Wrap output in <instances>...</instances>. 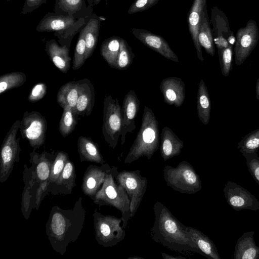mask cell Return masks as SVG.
<instances>
[{"instance_id":"6da1fadb","label":"cell","mask_w":259,"mask_h":259,"mask_svg":"<svg viewBox=\"0 0 259 259\" xmlns=\"http://www.w3.org/2000/svg\"><path fill=\"white\" fill-rule=\"evenodd\" d=\"M85 210L79 197L71 209L52 208L46 224V234L55 251L61 255L80 235L85 221Z\"/></svg>"},{"instance_id":"7a4b0ae2","label":"cell","mask_w":259,"mask_h":259,"mask_svg":"<svg viewBox=\"0 0 259 259\" xmlns=\"http://www.w3.org/2000/svg\"><path fill=\"white\" fill-rule=\"evenodd\" d=\"M154 221L151 237L157 243L183 254L201 252L186 231L185 227L160 201L153 206Z\"/></svg>"},{"instance_id":"3957f363","label":"cell","mask_w":259,"mask_h":259,"mask_svg":"<svg viewBox=\"0 0 259 259\" xmlns=\"http://www.w3.org/2000/svg\"><path fill=\"white\" fill-rule=\"evenodd\" d=\"M140 129L124 160L130 164L142 157L150 159L160 145L158 122L153 112L145 106Z\"/></svg>"},{"instance_id":"277c9868","label":"cell","mask_w":259,"mask_h":259,"mask_svg":"<svg viewBox=\"0 0 259 259\" xmlns=\"http://www.w3.org/2000/svg\"><path fill=\"white\" fill-rule=\"evenodd\" d=\"M87 22L83 18L76 19L70 15L48 12L40 20L36 30L39 32H54L59 45L70 48L74 36L79 32Z\"/></svg>"},{"instance_id":"5b68a950","label":"cell","mask_w":259,"mask_h":259,"mask_svg":"<svg viewBox=\"0 0 259 259\" xmlns=\"http://www.w3.org/2000/svg\"><path fill=\"white\" fill-rule=\"evenodd\" d=\"M95 204L109 205L121 213L122 227L125 229L131 219L130 199L123 188L115 181L112 169L96 195L92 198Z\"/></svg>"},{"instance_id":"8992f818","label":"cell","mask_w":259,"mask_h":259,"mask_svg":"<svg viewBox=\"0 0 259 259\" xmlns=\"http://www.w3.org/2000/svg\"><path fill=\"white\" fill-rule=\"evenodd\" d=\"M167 186L183 194H194L202 189L201 181L193 166L183 160L176 167L166 165L163 170Z\"/></svg>"},{"instance_id":"52a82bcc","label":"cell","mask_w":259,"mask_h":259,"mask_svg":"<svg viewBox=\"0 0 259 259\" xmlns=\"http://www.w3.org/2000/svg\"><path fill=\"white\" fill-rule=\"evenodd\" d=\"M111 169L116 182L123 188L130 199L132 218L136 214L145 193L148 180L142 176L139 169L118 171L116 166L111 167Z\"/></svg>"},{"instance_id":"ba28073f","label":"cell","mask_w":259,"mask_h":259,"mask_svg":"<svg viewBox=\"0 0 259 259\" xmlns=\"http://www.w3.org/2000/svg\"><path fill=\"white\" fill-rule=\"evenodd\" d=\"M95 237L98 243L104 247H112L125 236L124 228L120 225L121 219L103 215L96 210L93 214Z\"/></svg>"},{"instance_id":"9c48e42d","label":"cell","mask_w":259,"mask_h":259,"mask_svg":"<svg viewBox=\"0 0 259 259\" xmlns=\"http://www.w3.org/2000/svg\"><path fill=\"white\" fill-rule=\"evenodd\" d=\"M122 115L118 99L106 96L103 101L102 134L108 145L114 149L121 134Z\"/></svg>"},{"instance_id":"30bf717a","label":"cell","mask_w":259,"mask_h":259,"mask_svg":"<svg viewBox=\"0 0 259 259\" xmlns=\"http://www.w3.org/2000/svg\"><path fill=\"white\" fill-rule=\"evenodd\" d=\"M21 120H17L10 127L4 138L1 148L0 182L6 181L11 174L14 165L20 159L21 149L20 137H17Z\"/></svg>"},{"instance_id":"8fae6325","label":"cell","mask_w":259,"mask_h":259,"mask_svg":"<svg viewBox=\"0 0 259 259\" xmlns=\"http://www.w3.org/2000/svg\"><path fill=\"white\" fill-rule=\"evenodd\" d=\"M20 130L22 138L28 141L33 150L39 148L45 144L47 122L45 117L39 112H25L21 120Z\"/></svg>"},{"instance_id":"7c38bea8","label":"cell","mask_w":259,"mask_h":259,"mask_svg":"<svg viewBox=\"0 0 259 259\" xmlns=\"http://www.w3.org/2000/svg\"><path fill=\"white\" fill-rule=\"evenodd\" d=\"M259 39V30L256 22L249 20L244 27L238 29L234 47V58L236 65H241L255 48Z\"/></svg>"},{"instance_id":"4fadbf2b","label":"cell","mask_w":259,"mask_h":259,"mask_svg":"<svg viewBox=\"0 0 259 259\" xmlns=\"http://www.w3.org/2000/svg\"><path fill=\"white\" fill-rule=\"evenodd\" d=\"M228 204L235 210L259 209V201L247 190L237 183L228 181L223 189Z\"/></svg>"},{"instance_id":"5bb4252c","label":"cell","mask_w":259,"mask_h":259,"mask_svg":"<svg viewBox=\"0 0 259 259\" xmlns=\"http://www.w3.org/2000/svg\"><path fill=\"white\" fill-rule=\"evenodd\" d=\"M211 23L213 41L218 51L235 44V36L230 29L228 17L217 7L211 9Z\"/></svg>"},{"instance_id":"9a60e30c","label":"cell","mask_w":259,"mask_h":259,"mask_svg":"<svg viewBox=\"0 0 259 259\" xmlns=\"http://www.w3.org/2000/svg\"><path fill=\"white\" fill-rule=\"evenodd\" d=\"M54 154L46 151L40 154L34 150L30 153V161L35 164V170L37 181L39 185L36 190V205L39 206L42 194L50 185V176L52 163L56 157Z\"/></svg>"},{"instance_id":"2e32d148","label":"cell","mask_w":259,"mask_h":259,"mask_svg":"<svg viewBox=\"0 0 259 259\" xmlns=\"http://www.w3.org/2000/svg\"><path fill=\"white\" fill-rule=\"evenodd\" d=\"M131 32L144 45L157 52L166 59L175 62H179L177 55L162 36L141 28H133Z\"/></svg>"},{"instance_id":"e0dca14e","label":"cell","mask_w":259,"mask_h":259,"mask_svg":"<svg viewBox=\"0 0 259 259\" xmlns=\"http://www.w3.org/2000/svg\"><path fill=\"white\" fill-rule=\"evenodd\" d=\"M140 102L136 92L130 90L125 96L121 107L122 126L121 134V145L125 141L128 133H133L136 129L135 119L140 109Z\"/></svg>"},{"instance_id":"ac0fdd59","label":"cell","mask_w":259,"mask_h":259,"mask_svg":"<svg viewBox=\"0 0 259 259\" xmlns=\"http://www.w3.org/2000/svg\"><path fill=\"white\" fill-rule=\"evenodd\" d=\"M111 167L108 164L101 166H89L84 174L81 189L84 195L93 198L101 187Z\"/></svg>"},{"instance_id":"d6986e66","label":"cell","mask_w":259,"mask_h":259,"mask_svg":"<svg viewBox=\"0 0 259 259\" xmlns=\"http://www.w3.org/2000/svg\"><path fill=\"white\" fill-rule=\"evenodd\" d=\"M159 88L166 104L176 107H180L183 104L185 99V85L181 78H163Z\"/></svg>"},{"instance_id":"ffe728a7","label":"cell","mask_w":259,"mask_h":259,"mask_svg":"<svg viewBox=\"0 0 259 259\" xmlns=\"http://www.w3.org/2000/svg\"><path fill=\"white\" fill-rule=\"evenodd\" d=\"M78 81V96L75 108L79 116H89L91 114L95 101V91L93 84L88 78Z\"/></svg>"},{"instance_id":"44dd1931","label":"cell","mask_w":259,"mask_h":259,"mask_svg":"<svg viewBox=\"0 0 259 259\" xmlns=\"http://www.w3.org/2000/svg\"><path fill=\"white\" fill-rule=\"evenodd\" d=\"M207 0H194L188 17L189 30L196 50L198 58L204 61L201 46L198 40V30L203 11L206 7Z\"/></svg>"},{"instance_id":"7402d4cb","label":"cell","mask_w":259,"mask_h":259,"mask_svg":"<svg viewBox=\"0 0 259 259\" xmlns=\"http://www.w3.org/2000/svg\"><path fill=\"white\" fill-rule=\"evenodd\" d=\"M54 12L73 16L76 19L84 18L88 20L93 13L85 0H55Z\"/></svg>"},{"instance_id":"603a6c76","label":"cell","mask_w":259,"mask_h":259,"mask_svg":"<svg viewBox=\"0 0 259 259\" xmlns=\"http://www.w3.org/2000/svg\"><path fill=\"white\" fill-rule=\"evenodd\" d=\"M184 146L183 141L169 127L165 126L162 128L160 152L164 161L180 155Z\"/></svg>"},{"instance_id":"cb8c5ba5","label":"cell","mask_w":259,"mask_h":259,"mask_svg":"<svg viewBox=\"0 0 259 259\" xmlns=\"http://www.w3.org/2000/svg\"><path fill=\"white\" fill-rule=\"evenodd\" d=\"M45 51L55 66L62 73H67L70 67V48L61 46L54 39L48 40L45 44Z\"/></svg>"},{"instance_id":"d4e9b609","label":"cell","mask_w":259,"mask_h":259,"mask_svg":"<svg viewBox=\"0 0 259 259\" xmlns=\"http://www.w3.org/2000/svg\"><path fill=\"white\" fill-rule=\"evenodd\" d=\"M254 231L244 233L238 239L235 247L234 259H258L259 246L254 240Z\"/></svg>"},{"instance_id":"484cf974","label":"cell","mask_w":259,"mask_h":259,"mask_svg":"<svg viewBox=\"0 0 259 259\" xmlns=\"http://www.w3.org/2000/svg\"><path fill=\"white\" fill-rule=\"evenodd\" d=\"M186 231L195 243L201 254L208 258L221 259L213 242L199 230L189 226L185 227Z\"/></svg>"},{"instance_id":"4316f807","label":"cell","mask_w":259,"mask_h":259,"mask_svg":"<svg viewBox=\"0 0 259 259\" xmlns=\"http://www.w3.org/2000/svg\"><path fill=\"white\" fill-rule=\"evenodd\" d=\"M77 149L81 161L94 162L101 164L105 162L98 145L90 137L79 136L77 140Z\"/></svg>"},{"instance_id":"83f0119b","label":"cell","mask_w":259,"mask_h":259,"mask_svg":"<svg viewBox=\"0 0 259 259\" xmlns=\"http://www.w3.org/2000/svg\"><path fill=\"white\" fill-rule=\"evenodd\" d=\"M100 26V18L93 13L84 26L81 29L86 43V59L92 56L96 48Z\"/></svg>"},{"instance_id":"f1b7e54d","label":"cell","mask_w":259,"mask_h":259,"mask_svg":"<svg viewBox=\"0 0 259 259\" xmlns=\"http://www.w3.org/2000/svg\"><path fill=\"white\" fill-rule=\"evenodd\" d=\"M211 102L208 89L203 79H201L198 85L197 95V111L200 121L207 125L210 117Z\"/></svg>"},{"instance_id":"f546056e","label":"cell","mask_w":259,"mask_h":259,"mask_svg":"<svg viewBox=\"0 0 259 259\" xmlns=\"http://www.w3.org/2000/svg\"><path fill=\"white\" fill-rule=\"evenodd\" d=\"M198 40L206 52L213 57L215 54L214 43L206 7L202 12L198 30Z\"/></svg>"},{"instance_id":"4dcf8cb0","label":"cell","mask_w":259,"mask_h":259,"mask_svg":"<svg viewBox=\"0 0 259 259\" xmlns=\"http://www.w3.org/2000/svg\"><path fill=\"white\" fill-rule=\"evenodd\" d=\"M78 81H69L60 88L56 101L62 108L69 106L75 109L78 96Z\"/></svg>"},{"instance_id":"1f68e13d","label":"cell","mask_w":259,"mask_h":259,"mask_svg":"<svg viewBox=\"0 0 259 259\" xmlns=\"http://www.w3.org/2000/svg\"><path fill=\"white\" fill-rule=\"evenodd\" d=\"M121 37L112 36L104 40L100 48V54L111 68H115L120 50Z\"/></svg>"},{"instance_id":"d6a6232c","label":"cell","mask_w":259,"mask_h":259,"mask_svg":"<svg viewBox=\"0 0 259 259\" xmlns=\"http://www.w3.org/2000/svg\"><path fill=\"white\" fill-rule=\"evenodd\" d=\"M63 111L60 120L59 130L63 137L70 135L74 130L79 116L74 109L69 106L63 108Z\"/></svg>"},{"instance_id":"836d02e7","label":"cell","mask_w":259,"mask_h":259,"mask_svg":"<svg viewBox=\"0 0 259 259\" xmlns=\"http://www.w3.org/2000/svg\"><path fill=\"white\" fill-rule=\"evenodd\" d=\"M26 76L22 72L15 71L1 75L0 76V94L18 88L26 81Z\"/></svg>"},{"instance_id":"e575fe53","label":"cell","mask_w":259,"mask_h":259,"mask_svg":"<svg viewBox=\"0 0 259 259\" xmlns=\"http://www.w3.org/2000/svg\"><path fill=\"white\" fill-rule=\"evenodd\" d=\"M75 170L73 163L69 159L66 162L64 169L54 183L57 186L63 187L67 191H71L75 186Z\"/></svg>"},{"instance_id":"d590c367","label":"cell","mask_w":259,"mask_h":259,"mask_svg":"<svg viewBox=\"0 0 259 259\" xmlns=\"http://www.w3.org/2000/svg\"><path fill=\"white\" fill-rule=\"evenodd\" d=\"M135 56L126 40L121 38L119 52L114 68L120 70L127 69L132 64Z\"/></svg>"},{"instance_id":"8d00e7d4","label":"cell","mask_w":259,"mask_h":259,"mask_svg":"<svg viewBox=\"0 0 259 259\" xmlns=\"http://www.w3.org/2000/svg\"><path fill=\"white\" fill-rule=\"evenodd\" d=\"M237 148L242 154L257 153L259 148V128L245 135L238 143Z\"/></svg>"},{"instance_id":"74e56055","label":"cell","mask_w":259,"mask_h":259,"mask_svg":"<svg viewBox=\"0 0 259 259\" xmlns=\"http://www.w3.org/2000/svg\"><path fill=\"white\" fill-rule=\"evenodd\" d=\"M86 43L83 32L81 29L79 31L77 42L74 51L72 61V69L74 70L79 69L86 61Z\"/></svg>"},{"instance_id":"f35d334b","label":"cell","mask_w":259,"mask_h":259,"mask_svg":"<svg viewBox=\"0 0 259 259\" xmlns=\"http://www.w3.org/2000/svg\"><path fill=\"white\" fill-rule=\"evenodd\" d=\"M68 159V155L66 152L59 151L56 153L51 167L50 185L54 184L57 181Z\"/></svg>"},{"instance_id":"ab89813d","label":"cell","mask_w":259,"mask_h":259,"mask_svg":"<svg viewBox=\"0 0 259 259\" xmlns=\"http://www.w3.org/2000/svg\"><path fill=\"white\" fill-rule=\"evenodd\" d=\"M218 52L222 74L227 77L232 69L233 46L218 50Z\"/></svg>"},{"instance_id":"60d3db41","label":"cell","mask_w":259,"mask_h":259,"mask_svg":"<svg viewBox=\"0 0 259 259\" xmlns=\"http://www.w3.org/2000/svg\"><path fill=\"white\" fill-rule=\"evenodd\" d=\"M246 159V164L250 175L259 185V157L256 152L243 153Z\"/></svg>"},{"instance_id":"b9f144b4","label":"cell","mask_w":259,"mask_h":259,"mask_svg":"<svg viewBox=\"0 0 259 259\" xmlns=\"http://www.w3.org/2000/svg\"><path fill=\"white\" fill-rule=\"evenodd\" d=\"M159 0H135L127 10L128 14L146 11L157 4Z\"/></svg>"},{"instance_id":"7bdbcfd3","label":"cell","mask_w":259,"mask_h":259,"mask_svg":"<svg viewBox=\"0 0 259 259\" xmlns=\"http://www.w3.org/2000/svg\"><path fill=\"white\" fill-rule=\"evenodd\" d=\"M47 93V85L44 82H38L31 89L28 97L30 102L34 103L42 99Z\"/></svg>"},{"instance_id":"ee69618b","label":"cell","mask_w":259,"mask_h":259,"mask_svg":"<svg viewBox=\"0 0 259 259\" xmlns=\"http://www.w3.org/2000/svg\"><path fill=\"white\" fill-rule=\"evenodd\" d=\"M46 3L47 0H25L21 14L25 15L31 13Z\"/></svg>"},{"instance_id":"f6af8a7d","label":"cell","mask_w":259,"mask_h":259,"mask_svg":"<svg viewBox=\"0 0 259 259\" xmlns=\"http://www.w3.org/2000/svg\"><path fill=\"white\" fill-rule=\"evenodd\" d=\"M161 256L164 259H187L186 257L178 255V256H175L172 255H170L166 254L164 252H161Z\"/></svg>"},{"instance_id":"bcb514c9","label":"cell","mask_w":259,"mask_h":259,"mask_svg":"<svg viewBox=\"0 0 259 259\" xmlns=\"http://www.w3.org/2000/svg\"><path fill=\"white\" fill-rule=\"evenodd\" d=\"M256 98L259 100V78H258L255 88Z\"/></svg>"},{"instance_id":"7dc6e473","label":"cell","mask_w":259,"mask_h":259,"mask_svg":"<svg viewBox=\"0 0 259 259\" xmlns=\"http://www.w3.org/2000/svg\"><path fill=\"white\" fill-rule=\"evenodd\" d=\"M94 1L95 0H87V3L89 7L92 10H93V7L94 6Z\"/></svg>"},{"instance_id":"c3c4849f","label":"cell","mask_w":259,"mask_h":259,"mask_svg":"<svg viewBox=\"0 0 259 259\" xmlns=\"http://www.w3.org/2000/svg\"><path fill=\"white\" fill-rule=\"evenodd\" d=\"M128 259H143V258L140 256H133L128 257Z\"/></svg>"},{"instance_id":"681fc988","label":"cell","mask_w":259,"mask_h":259,"mask_svg":"<svg viewBox=\"0 0 259 259\" xmlns=\"http://www.w3.org/2000/svg\"><path fill=\"white\" fill-rule=\"evenodd\" d=\"M102 0H95L94 1V5H97L98 4H99L100 3V2Z\"/></svg>"},{"instance_id":"f907efd6","label":"cell","mask_w":259,"mask_h":259,"mask_svg":"<svg viewBox=\"0 0 259 259\" xmlns=\"http://www.w3.org/2000/svg\"><path fill=\"white\" fill-rule=\"evenodd\" d=\"M11 1H12V0H7V1H8V2H10Z\"/></svg>"},{"instance_id":"816d5d0a","label":"cell","mask_w":259,"mask_h":259,"mask_svg":"<svg viewBox=\"0 0 259 259\" xmlns=\"http://www.w3.org/2000/svg\"><path fill=\"white\" fill-rule=\"evenodd\" d=\"M106 2H107V1H109V0H106Z\"/></svg>"}]
</instances>
